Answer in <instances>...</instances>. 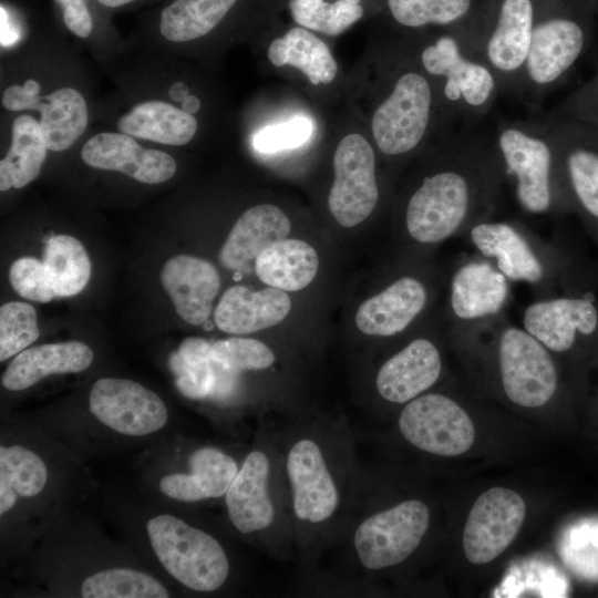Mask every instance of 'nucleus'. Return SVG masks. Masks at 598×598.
Listing matches in <instances>:
<instances>
[{
  "label": "nucleus",
  "mask_w": 598,
  "mask_h": 598,
  "mask_svg": "<svg viewBox=\"0 0 598 598\" xmlns=\"http://www.w3.org/2000/svg\"><path fill=\"white\" fill-rule=\"evenodd\" d=\"M425 301L424 286L414 278L403 277L365 300L355 313V324L365 334L393 336L409 326Z\"/></svg>",
  "instance_id": "b1692460"
},
{
  "label": "nucleus",
  "mask_w": 598,
  "mask_h": 598,
  "mask_svg": "<svg viewBox=\"0 0 598 598\" xmlns=\"http://www.w3.org/2000/svg\"><path fill=\"white\" fill-rule=\"evenodd\" d=\"M492 134L507 172L516 178L520 205L529 213L548 210L555 154L547 118L501 121Z\"/></svg>",
  "instance_id": "20e7f679"
},
{
  "label": "nucleus",
  "mask_w": 598,
  "mask_h": 598,
  "mask_svg": "<svg viewBox=\"0 0 598 598\" xmlns=\"http://www.w3.org/2000/svg\"><path fill=\"white\" fill-rule=\"evenodd\" d=\"M471 238L482 254L497 259L504 276L530 282L542 278L540 262L524 238L509 225L478 224L472 228Z\"/></svg>",
  "instance_id": "cd10ccee"
},
{
  "label": "nucleus",
  "mask_w": 598,
  "mask_h": 598,
  "mask_svg": "<svg viewBox=\"0 0 598 598\" xmlns=\"http://www.w3.org/2000/svg\"><path fill=\"white\" fill-rule=\"evenodd\" d=\"M200 107L199 100L194 95H188L183 102H182V110L185 111L188 114L196 113Z\"/></svg>",
  "instance_id": "8fccbe9b"
},
{
  "label": "nucleus",
  "mask_w": 598,
  "mask_h": 598,
  "mask_svg": "<svg viewBox=\"0 0 598 598\" xmlns=\"http://www.w3.org/2000/svg\"><path fill=\"white\" fill-rule=\"evenodd\" d=\"M19 31L10 19L7 9L1 4V45H9L17 41Z\"/></svg>",
  "instance_id": "de8ad7c7"
},
{
  "label": "nucleus",
  "mask_w": 598,
  "mask_h": 598,
  "mask_svg": "<svg viewBox=\"0 0 598 598\" xmlns=\"http://www.w3.org/2000/svg\"><path fill=\"white\" fill-rule=\"evenodd\" d=\"M550 115L577 120L598 115V72L569 94Z\"/></svg>",
  "instance_id": "c03bdc74"
},
{
  "label": "nucleus",
  "mask_w": 598,
  "mask_h": 598,
  "mask_svg": "<svg viewBox=\"0 0 598 598\" xmlns=\"http://www.w3.org/2000/svg\"><path fill=\"white\" fill-rule=\"evenodd\" d=\"M238 0H173L159 14V31L173 42L199 39L213 31Z\"/></svg>",
  "instance_id": "473e14b6"
},
{
  "label": "nucleus",
  "mask_w": 598,
  "mask_h": 598,
  "mask_svg": "<svg viewBox=\"0 0 598 598\" xmlns=\"http://www.w3.org/2000/svg\"><path fill=\"white\" fill-rule=\"evenodd\" d=\"M90 411L105 426L130 436H144L163 429L168 412L150 389L128 379L102 378L90 391Z\"/></svg>",
  "instance_id": "f8f14e48"
},
{
  "label": "nucleus",
  "mask_w": 598,
  "mask_h": 598,
  "mask_svg": "<svg viewBox=\"0 0 598 598\" xmlns=\"http://www.w3.org/2000/svg\"><path fill=\"white\" fill-rule=\"evenodd\" d=\"M118 130L136 136L168 145H184L196 133L197 120L183 110L161 101L137 104L117 123Z\"/></svg>",
  "instance_id": "c85d7f7f"
},
{
  "label": "nucleus",
  "mask_w": 598,
  "mask_h": 598,
  "mask_svg": "<svg viewBox=\"0 0 598 598\" xmlns=\"http://www.w3.org/2000/svg\"><path fill=\"white\" fill-rule=\"evenodd\" d=\"M44 266L58 297L81 292L91 276V261L83 245L69 235L53 236L44 249Z\"/></svg>",
  "instance_id": "72a5a7b5"
},
{
  "label": "nucleus",
  "mask_w": 598,
  "mask_h": 598,
  "mask_svg": "<svg viewBox=\"0 0 598 598\" xmlns=\"http://www.w3.org/2000/svg\"><path fill=\"white\" fill-rule=\"evenodd\" d=\"M85 598H166L167 589L155 577L131 568H109L86 577L80 588Z\"/></svg>",
  "instance_id": "f704fd0d"
},
{
  "label": "nucleus",
  "mask_w": 598,
  "mask_h": 598,
  "mask_svg": "<svg viewBox=\"0 0 598 598\" xmlns=\"http://www.w3.org/2000/svg\"><path fill=\"white\" fill-rule=\"evenodd\" d=\"M40 336L37 312L25 302L10 301L0 308V361L25 350Z\"/></svg>",
  "instance_id": "58836bf2"
},
{
  "label": "nucleus",
  "mask_w": 598,
  "mask_h": 598,
  "mask_svg": "<svg viewBox=\"0 0 598 598\" xmlns=\"http://www.w3.org/2000/svg\"><path fill=\"white\" fill-rule=\"evenodd\" d=\"M9 278L16 292L28 300L49 302L56 297L44 262L33 257L13 261Z\"/></svg>",
  "instance_id": "a19ab883"
},
{
  "label": "nucleus",
  "mask_w": 598,
  "mask_h": 598,
  "mask_svg": "<svg viewBox=\"0 0 598 598\" xmlns=\"http://www.w3.org/2000/svg\"><path fill=\"white\" fill-rule=\"evenodd\" d=\"M93 358L91 348L80 341L32 347L13 358L1 383L10 391L25 390L51 374L82 372L91 365Z\"/></svg>",
  "instance_id": "412c9836"
},
{
  "label": "nucleus",
  "mask_w": 598,
  "mask_h": 598,
  "mask_svg": "<svg viewBox=\"0 0 598 598\" xmlns=\"http://www.w3.org/2000/svg\"><path fill=\"white\" fill-rule=\"evenodd\" d=\"M441 369L435 346L425 339L413 340L380 368L378 392L390 402L411 401L436 382Z\"/></svg>",
  "instance_id": "f3484780"
},
{
  "label": "nucleus",
  "mask_w": 598,
  "mask_h": 598,
  "mask_svg": "<svg viewBox=\"0 0 598 598\" xmlns=\"http://www.w3.org/2000/svg\"><path fill=\"white\" fill-rule=\"evenodd\" d=\"M524 327L540 343L554 351L568 350L576 331L590 334L598 322L592 303L585 299H555L530 305L524 313Z\"/></svg>",
  "instance_id": "aec40b11"
},
{
  "label": "nucleus",
  "mask_w": 598,
  "mask_h": 598,
  "mask_svg": "<svg viewBox=\"0 0 598 598\" xmlns=\"http://www.w3.org/2000/svg\"><path fill=\"white\" fill-rule=\"evenodd\" d=\"M589 38L584 25L567 17L535 23L517 97L538 105L560 85L585 56Z\"/></svg>",
  "instance_id": "39448f33"
},
{
  "label": "nucleus",
  "mask_w": 598,
  "mask_h": 598,
  "mask_svg": "<svg viewBox=\"0 0 598 598\" xmlns=\"http://www.w3.org/2000/svg\"><path fill=\"white\" fill-rule=\"evenodd\" d=\"M399 429L412 445L443 456L463 454L475 439V429L467 413L441 394L411 400L401 412Z\"/></svg>",
  "instance_id": "9d476101"
},
{
  "label": "nucleus",
  "mask_w": 598,
  "mask_h": 598,
  "mask_svg": "<svg viewBox=\"0 0 598 598\" xmlns=\"http://www.w3.org/2000/svg\"><path fill=\"white\" fill-rule=\"evenodd\" d=\"M100 4L107 7V8H120L133 2H136L138 0H96Z\"/></svg>",
  "instance_id": "3c124183"
},
{
  "label": "nucleus",
  "mask_w": 598,
  "mask_h": 598,
  "mask_svg": "<svg viewBox=\"0 0 598 598\" xmlns=\"http://www.w3.org/2000/svg\"><path fill=\"white\" fill-rule=\"evenodd\" d=\"M161 280L183 320L199 326L209 318L220 288V277L213 264L178 255L164 264Z\"/></svg>",
  "instance_id": "dca6fc26"
},
{
  "label": "nucleus",
  "mask_w": 598,
  "mask_h": 598,
  "mask_svg": "<svg viewBox=\"0 0 598 598\" xmlns=\"http://www.w3.org/2000/svg\"><path fill=\"white\" fill-rule=\"evenodd\" d=\"M471 205V183L464 173L445 169L424 177L406 206V228L413 239L432 244L450 237Z\"/></svg>",
  "instance_id": "1a4fd4ad"
},
{
  "label": "nucleus",
  "mask_w": 598,
  "mask_h": 598,
  "mask_svg": "<svg viewBox=\"0 0 598 598\" xmlns=\"http://www.w3.org/2000/svg\"><path fill=\"white\" fill-rule=\"evenodd\" d=\"M40 124L32 116L22 114L12 124L10 150L0 162V190L22 188L40 173L47 156Z\"/></svg>",
  "instance_id": "c756f323"
},
{
  "label": "nucleus",
  "mask_w": 598,
  "mask_h": 598,
  "mask_svg": "<svg viewBox=\"0 0 598 598\" xmlns=\"http://www.w3.org/2000/svg\"><path fill=\"white\" fill-rule=\"evenodd\" d=\"M581 121H585L598 137V115Z\"/></svg>",
  "instance_id": "603ef678"
},
{
  "label": "nucleus",
  "mask_w": 598,
  "mask_h": 598,
  "mask_svg": "<svg viewBox=\"0 0 598 598\" xmlns=\"http://www.w3.org/2000/svg\"><path fill=\"white\" fill-rule=\"evenodd\" d=\"M269 461L260 451L250 452L226 492L233 525L248 534L267 528L275 511L268 494Z\"/></svg>",
  "instance_id": "6ab92c4d"
},
{
  "label": "nucleus",
  "mask_w": 598,
  "mask_h": 598,
  "mask_svg": "<svg viewBox=\"0 0 598 598\" xmlns=\"http://www.w3.org/2000/svg\"><path fill=\"white\" fill-rule=\"evenodd\" d=\"M267 58L274 66L298 69L312 85L330 84L338 73V64L328 45L300 25L275 39L269 44Z\"/></svg>",
  "instance_id": "a878e982"
},
{
  "label": "nucleus",
  "mask_w": 598,
  "mask_h": 598,
  "mask_svg": "<svg viewBox=\"0 0 598 598\" xmlns=\"http://www.w3.org/2000/svg\"><path fill=\"white\" fill-rule=\"evenodd\" d=\"M290 307V298L283 290L268 287L252 291L245 286H233L220 298L214 320L226 333H251L281 322Z\"/></svg>",
  "instance_id": "a211bd4d"
},
{
  "label": "nucleus",
  "mask_w": 598,
  "mask_h": 598,
  "mask_svg": "<svg viewBox=\"0 0 598 598\" xmlns=\"http://www.w3.org/2000/svg\"><path fill=\"white\" fill-rule=\"evenodd\" d=\"M567 560L588 578H598V520H586L569 534Z\"/></svg>",
  "instance_id": "79ce46f5"
},
{
  "label": "nucleus",
  "mask_w": 598,
  "mask_h": 598,
  "mask_svg": "<svg viewBox=\"0 0 598 598\" xmlns=\"http://www.w3.org/2000/svg\"><path fill=\"white\" fill-rule=\"evenodd\" d=\"M417 62L434 84L444 118L461 128L477 127L499 94L493 71L470 56L452 34L421 48Z\"/></svg>",
  "instance_id": "f257e3e1"
},
{
  "label": "nucleus",
  "mask_w": 598,
  "mask_h": 598,
  "mask_svg": "<svg viewBox=\"0 0 598 598\" xmlns=\"http://www.w3.org/2000/svg\"><path fill=\"white\" fill-rule=\"evenodd\" d=\"M429 522L427 506L415 499L369 516L354 533L360 563L372 570L400 564L419 546Z\"/></svg>",
  "instance_id": "0eeeda50"
},
{
  "label": "nucleus",
  "mask_w": 598,
  "mask_h": 598,
  "mask_svg": "<svg viewBox=\"0 0 598 598\" xmlns=\"http://www.w3.org/2000/svg\"><path fill=\"white\" fill-rule=\"evenodd\" d=\"M318 267L317 251L300 239L276 241L255 259L258 278L269 287L283 291L307 287L316 277Z\"/></svg>",
  "instance_id": "393cba45"
},
{
  "label": "nucleus",
  "mask_w": 598,
  "mask_h": 598,
  "mask_svg": "<svg viewBox=\"0 0 598 598\" xmlns=\"http://www.w3.org/2000/svg\"><path fill=\"white\" fill-rule=\"evenodd\" d=\"M311 133V122L297 117L261 130L254 138V146L264 153L293 148L307 142Z\"/></svg>",
  "instance_id": "37998d69"
},
{
  "label": "nucleus",
  "mask_w": 598,
  "mask_h": 598,
  "mask_svg": "<svg viewBox=\"0 0 598 598\" xmlns=\"http://www.w3.org/2000/svg\"><path fill=\"white\" fill-rule=\"evenodd\" d=\"M213 359L227 370H261L275 362V354L264 342L231 337L212 344Z\"/></svg>",
  "instance_id": "ea45409f"
},
{
  "label": "nucleus",
  "mask_w": 598,
  "mask_h": 598,
  "mask_svg": "<svg viewBox=\"0 0 598 598\" xmlns=\"http://www.w3.org/2000/svg\"><path fill=\"white\" fill-rule=\"evenodd\" d=\"M499 365L508 399L525 408L546 404L555 393L557 374L546 349L517 328L506 329L499 342Z\"/></svg>",
  "instance_id": "9b49d317"
},
{
  "label": "nucleus",
  "mask_w": 598,
  "mask_h": 598,
  "mask_svg": "<svg viewBox=\"0 0 598 598\" xmlns=\"http://www.w3.org/2000/svg\"><path fill=\"white\" fill-rule=\"evenodd\" d=\"M287 473L299 519L320 523L334 513L338 489L316 442L302 439L295 443L287 457Z\"/></svg>",
  "instance_id": "4468645a"
},
{
  "label": "nucleus",
  "mask_w": 598,
  "mask_h": 598,
  "mask_svg": "<svg viewBox=\"0 0 598 598\" xmlns=\"http://www.w3.org/2000/svg\"><path fill=\"white\" fill-rule=\"evenodd\" d=\"M386 93L371 117L372 140L384 155H404L426 140L436 112L443 113L434 84L419 62L401 70Z\"/></svg>",
  "instance_id": "f03ea898"
},
{
  "label": "nucleus",
  "mask_w": 598,
  "mask_h": 598,
  "mask_svg": "<svg viewBox=\"0 0 598 598\" xmlns=\"http://www.w3.org/2000/svg\"><path fill=\"white\" fill-rule=\"evenodd\" d=\"M81 156L89 166L117 171L145 184L166 182L176 172L171 155L145 150L124 133H100L91 137L82 147Z\"/></svg>",
  "instance_id": "2eb2a0df"
},
{
  "label": "nucleus",
  "mask_w": 598,
  "mask_h": 598,
  "mask_svg": "<svg viewBox=\"0 0 598 598\" xmlns=\"http://www.w3.org/2000/svg\"><path fill=\"white\" fill-rule=\"evenodd\" d=\"M62 9L66 28L80 38H87L93 29V20L85 0H55Z\"/></svg>",
  "instance_id": "49530a36"
},
{
  "label": "nucleus",
  "mask_w": 598,
  "mask_h": 598,
  "mask_svg": "<svg viewBox=\"0 0 598 598\" xmlns=\"http://www.w3.org/2000/svg\"><path fill=\"white\" fill-rule=\"evenodd\" d=\"M388 6L398 23L421 28L460 21L468 12L471 0H388Z\"/></svg>",
  "instance_id": "4c0bfd02"
},
{
  "label": "nucleus",
  "mask_w": 598,
  "mask_h": 598,
  "mask_svg": "<svg viewBox=\"0 0 598 598\" xmlns=\"http://www.w3.org/2000/svg\"><path fill=\"white\" fill-rule=\"evenodd\" d=\"M168 95L173 101L183 102L189 95V91L185 83L175 82L171 85Z\"/></svg>",
  "instance_id": "09e8293b"
},
{
  "label": "nucleus",
  "mask_w": 598,
  "mask_h": 598,
  "mask_svg": "<svg viewBox=\"0 0 598 598\" xmlns=\"http://www.w3.org/2000/svg\"><path fill=\"white\" fill-rule=\"evenodd\" d=\"M290 229V220L279 207L256 205L244 212L233 226L219 251V261L228 269H238L274 243L287 238Z\"/></svg>",
  "instance_id": "4be33fe9"
},
{
  "label": "nucleus",
  "mask_w": 598,
  "mask_h": 598,
  "mask_svg": "<svg viewBox=\"0 0 598 598\" xmlns=\"http://www.w3.org/2000/svg\"><path fill=\"white\" fill-rule=\"evenodd\" d=\"M48 482V468L33 451L12 445L0 447V514L10 512L19 497L40 494Z\"/></svg>",
  "instance_id": "7c9ffc66"
},
{
  "label": "nucleus",
  "mask_w": 598,
  "mask_h": 598,
  "mask_svg": "<svg viewBox=\"0 0 598 598\" xmlns=\"http://www.w3.org/2000/svg\"><path fill=\"white\" fill-rule=\"evenodd\" d=\"M502 272L484 262L463 266L452 281L451 305L461 319H475L497 312L507 296Z\"/></svg>",
  "instance_id": "bb28decb"
},
{
  "label": "nucleus",
  "mask_w": 598,
  "mask_h": 598,
  "mask_svg": "<svg viewBox=\"0 0 598 598\" xmlns=\"http://www.w3.org/2000/svg\"><path fill=\"white\" fill-rule=\"evenodd\" d=\"M39 122L48 150L69 148L85 131L87 109L83 96L74 89L62 87L43 97Z\"/></svg>",
  "instance_id": "2f4dec72"
},
{
  "label": "nucleus",
  "mask_w": 598,
  "mask_h": 598,
  "mask_svg": "<svg viewBox=\"0 0 598 598\" xmlns=\"http://www.w3.org/2000/svg\"><path fill=\"white\" fill-rule=\"evenodd\" d=\"M169 363L177 377L176 385L185 396L200 399L213 390L216 361L212 357V344L208 341L196 337L186 338Z\"/></svg>",
  "instance_id": "c9c22d12"
},
{
  "label": "nucleus",
  "mask_w": 598,
  "mask_h": 598,
  "mask_svg": "<svg viewBox=\"0 0 598 598\" xmlns=\"http://www.w3.org/2000/svg\"><path fill=\"white\" fill-rule=\"evenodd\" d=\"M535 23L532 0H503L491 31L463 48L493 71L499 94L517 96Z\"/></svg>",
  "instance_id": "423d86ee"
},
{
  "label": "nucleus",
  "mask_w": 598,
  "mask_h": 598,
  "mask_svg": "<svg viewBox=\"0 0 598 598\" xmlns=\"http://www.w3.org/2000/svg\"><path fill=\"white\" fill-rule=\"evenodd\" d=\"M40 84L28 80L24 85L9 86L2 97V105L10 111L40 110L43 99L39 96Z\"/></svg>",
  "instance_id": "a18cd8bd"
},
{
  "label": "nucleus",
  "mask_w": 598,
  "mask_h": 598,
  "mask_svg": "<svg viewBox=\"0 0 598 598\" xmlns=\"http://www.w3.org/2000/svg\"><path fill=\"white\" fill-rule=\"evenodd\" d=\"M293 21L308 30L339 35L361 19V0H289Z\"/></svg>",
  "instance_id": "e433bc0d"
},
{
  "label": "nucleus",
  "mask_w": 598,
  "mask_h": 598,
  "mask_svg": "<svg viewBox=\"0 0 598 598\" xmlns=\"http://www.w3.org/2000/svg\"><path fill=\"white\" fill-rule=\"evenodd\" d=\"M333 172L329 210L342 227H354L372 214L379 199L375 153L363 135L341 137L333 154Z\"/></svg>",
  "instance_id": "6e6552de"
},
{
  "label": "nucleus",
  "mask_w": 598,
  "mask_h": 598,
  "mask_svg": "<svg viewBox=\"0 0 598 598\" xmlns=\"http://www.w3.org/2000/svg\"><path fill=\"white\" fill-rule=\"evenodd\" d=\"M146 530L162 566L185 587L209 592L226 581L229 573L226 553L206 532L171 514L151 518Z\"/></svg>",
  "instance_id": "7ed1b4c3"
},
{
  "label": "nucleus",
  "mask_w": 598,
  "mask_h": 598,
  "mask_svg": "<svg viewBox=\"0 0 598 598\" xmlns=\"http://www.w3.org/2000/svg\"><path fill=\"white\" fill-rule=\"evenodd\" d=\"M526 506L519 494L492 487L475 501L463 533V549L468 561L483 565L497 558L519 532Z\"/></svg>",
  "instance_id": "ddd939ff"
},
{
  "label": "nucleus",
  "mask_w": 598,
  "mask_h": 598,
  "mask_svg": "<svg viewBox=\"0 0 598 598\" xmlns=\"http://www.w3.org/2000/svg\"><path fill=\"white\" fill-rule=\"evenodd\" d=\"M189 473H172L159 481L161 492L181 502L219 497L228 491L238 466L235 460L216 447L196 450L188 460Z\"/></svg>",
  "instance_id": "5701e85b"
}]
</instances>
